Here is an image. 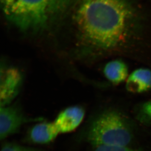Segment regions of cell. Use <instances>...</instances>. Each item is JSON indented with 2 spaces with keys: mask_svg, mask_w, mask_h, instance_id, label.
<instances>
[{
  "mask_svg": "<svg viewBox=\"0 0 151 151\" xmlns=\"http://www.w3.org/2000/svg\"><path fill=\"white\" fill-rule=\"evenodd\" d=\"M85 110L82 107L74 106L60 112L53 121L59 134L68 133L77 128L83 121Z\"/></svg>",
  "mask_w": 151,
  "mask_h": 151,
  "instance_id": "6",
  "label": "cell"
},
{
  "mask_svg": "<svg viewBox=\"0 0 151 151\" xmlns=\"http://www.w3.org/2000/svg\"><path fill=\"white\" fill-rule=\"evenodd\" d=\"M93 147V151H141L125 146L102 145Z\"/></svg>",
  "mask_w": 151,
  "mask_h": 151,
  "instance_id": "12",
  "label": "cell"
},
{
  "mask_svg": "<svg viewBox=\"0 0 151 151\" xmlns=\"http://www.w3.org/2000/svg\"><path fill=\"white\" fill-rule=\"evenodd\" d=\"M1 151H42L41 150L21 145L13 142H4L1 146Z\"/></svg>",
  "mask_w": 151,
  "mask_h": 151,
  "instance_id": "11",
  "label": "cell"
},
{
  "mask_svg": "<svg viewBox=\"0 0 151 151\" xmlns=\"http://www.w3.org/2000/svg\"><path fill=\"white\" fill-rule=\"evenodd\" d=\"M4 15L24 32H36L47 27L66 11L72 0H1Z\"/></svg>",
  "mask_w": 151,
  "mask_h": 151,
  "instance_id": "2",
  "label": "cell"
},
{
  "mask_svg": "<svg viewBox=\"0 0 151 151\" xmlns=\"http://www.w3.org/2000/svg\"><path fill=\"white\" fill-rule=\"evenodd\" d=\"M32 119L27 118L16 103L1 107L0 139L3 140L18 131L22 126Z\"/></svg>",
  "mask_w": 151,
  "mask_h": 151,
  "instance_id": "4",
  "label": "cell"
},
{
  "mask_svg": "<svg viewBox=\"0 0 151 151\" xmlns=\"http://www.w3.org/2000/svg\"><path fill=\"white\" fill-rule=\"evenodd\" d=\"M126 88L129 92L140 93L151 88V70L140 68L135 70L127 79Z\"/></svg>",
  "mask_w": 151,
  "mask_h": 151,
  "instance_id": "8",
  "label": "cell"
},
{
  "mask_svg": "<svg viewBox=\"0 0 151 151\" xmlns=\"http://www.w3.org/2000/svg\"><path fill=\"white\" fill-rule=\"evenodd\" d=\"M137 117L144 124L151 125V101L144 103L139 109Z\"/></svg>",
  "mask_w": 151,
  "mask_h": 151,
  "instance_id": "10",
  "label": "cell"
},
{
  "mask_svg": "<svg viewBox=\"0 0 151 151\" xmlns=\"http://www.w3.org/2000/svg\"><path fill=\"white\" fill-rule=\"evenodd\" d=\"M134 18L127 0H80L76 21L83 37L101 50H110L124 43Z\"/></svg>",
  "mask_w": 151,
  "mask_h": 151,
  "instance_id": "1",
  "label": "cell"
},
{
  "mask_svg": "<svg viewBox=\"0 0 151 151\" xmlns=\"http://www.w3.org/2000/svg\"><path fill=\"white\" fill-rule=\"evenodd\" d=\"M59 134L53 122H42L32 127L29 132V139L32 142L46 144L51 142Z\"/></svg>",
  "mask_w": 151,
  "mask_h": 151,
  "instance_id": "7",
  "label": "cell"
},
{
  "mask_svg": "<svg viewBox=\"0 0 151 151\" xmlns=\"http://www.w3.org/2000/svg\"><path fill=\"white\" fill-rule=\"evenodd\" d=\"M22 83L19 70L14 67L1 70L0 85V105L4 107L12 104L17 96Z\"/></svg>",
  "mask_w": 151,
  "mask_h": 151,
  "instance_id": "5",
  "label": "cell"
},
{
  "mask_svg": "<svg viewBox=\"0 0 151 151\" xmlns=\"http://www.w3.org/2000/svg\"><path fill=\"white\" fill-rule=\"evenodd\" d=\"M106 78L115 85L125 81L128 75V69L124 62L120 60L111 61L106 65L104 68Z\"/></svg>",
  "mask_w": 151,
  "mask_h": 151,
  "instance_id": "9",
  "label": "cell"
},
{
  "mask_svg": "<svg viewBox=\"0 0 151 151\" xmlns=\"http://www.w3.org/2000/svg\"><path fill=\"white\" fill-rule=\"evenodd\" d=\"M83 136L93 147L128 146L132 140L133 132L129 121L121 113L116 110H108L92 118Z\"/></svg>",
  "mask_w": 151,
  "mask_h": 151,
  "instance_id": "3",
  "label": "cell"
}]
</instances>
